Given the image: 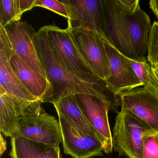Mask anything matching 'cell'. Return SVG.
Returning a JSON list of instances; mask_svg holds the SVG:
<instances>
[{
  "mask_svg": "<svg viewBox=\"0 0 158 158\" xmlns=\"http://www.w3.org/2000/svg\"><path fill=\"white\" fill-rule=\"evenodd\" d=\"M105 34L108 43L128 59L147 60L150 18L140 6L135 11L123 7L119 0H102Z\"/></svg>",
  "mask_w": 158,
  "mask_h": 158,
  "instance_id": "6da1fadb",
  "label": "cell"
},
{
  "mask_svg": "<svg viewBox=\"0 0 158 158\" xmlns=\"http://www.w3.org/2000/svg\"><path fill=\"white\" fill-rule=\"evenodd\" d=\"M33 42L51 86L50 96L45 102L53 104L61 98L77 94H88L106 102L110 110L118 113L119 96L108 87H100L79 80L64 66L50 43L43 27L36 32Z\"/></svg>",
  "mask_w": 158,
  "mask_h": 158,
  "instance_id": "7a4b0ae2",
  "label": "cell"
},
{
  "mask_svg": "<svg viewBox=\"0 0 158 158\" xmlns=\"http://www.w3.org/2000/svg\"><path fill=\"white\" fill-rule=\"evenodd\" d=\"M43 27L58 58L71 73L79 80L93 85L108 87L106 81L96 76L83 60L69 28L63 29L55 25Z\"/></svg>",
  "mask_w": 158,
  "mask_h": 158,
  "instance_id": "3957f363",
  "label": "cell"
},
{
  "mask_svg": "<svg viewBox=\"0 0 158 158\" xmlns=\"http://www.w3.org/2000/svg\"><path fill=\"white\" fill-rule=\"evenodd\" d=\"M152 131L148 125L121 107L113 130V149L120 156L141 158L144 136Z\"/></svg>",
  "mask_w": 158,
  "mask_h": 158,
  "instance_id": "277c9868",
  "label": "cell"
},
{
  "mask_svg": "<svg viewBox=\"0 0 158 158\" xmlns=\"http://www.w3.org/2000/svg\"><path fill=\"white\" fill-rule=\"evenodd\" d=\"M68 28L80 55L89 68L102 80H108L110 76V72L105 42L97 34L86 28Z\"/></svg>",
  "mask_w": 158,
  "mask_h": 158,
  "instance_id": "5b68a950",
  "label": "cell"
},
{
  "mask_svg": "<svg viewBox=\"0 0 158 158\" xmlns=\"http://www.w3.org/2000/svg\"><path fill=\"white\" fill-rule=\"evenodd\" d=\"M22 136L46 146L60 148L62 141L59 121L45 110L40 114L19 119L14 136Z\"/></svg>",
  "mask_w": 158,
  "mask_h": 158,
  "instance_id": "8992f818",
  "label": "cell"
},
{
  "mask_svg": "<svg viewBox=\"0 0 158 158\" xmlns=\"http://www.w3.org/2000/svg\"><path fill=\"white\" fill-rule=\"evenodd\" d=\"M121 106L158 132V91L152 84L121 92Z\"/></svg>",
  "mask_w": 158,
  "mask_h": 158,
  "instance_id": "52a82bcc",
  "label": "cell"
},
{
  "mask_svg": "<svg viewBox=\"0 0 158 158\" xmlns=\"http://www.w3.org/2000/svg\"><path fill=\"white\" fill-rule=\"evenodd\" d=\"M68 10V27L84 28L108 43L105 34L104 17L102 0H62Z\"/></svg>",
  "mask_w": 158,
  "mask_h": 158,
  "instance_id": "ba28073f",
  "label": "cell"
},
{
  "mask_svg": "<svg viewBox=\"0 0 158 158\" xmlns=\"http://www.w3.org/2000/svg\"><path fill=\"white\" fill-rule=\"evenodd\" d=\"M57 112L65 154L73 158H91L103 155L104 147L98 138L82 133L60 113Z\"/></svg>",
  "mask_w": 158,
  "mask_h": 158,
  "instance_id": "9c48e42d",
  "label": "cell"
},
{
  "mask_svg": "<svg viewBox=\"0 0 158 158\" xmlns=\"http://www.w3.org/2000/svg\"><path fill=\"white\" fill-rule=\"evenodd\" d=\"M78 104L86 118L102 142L104 152H112V134L110 130L109 105L100 99L88 94H76Z\"/></svg>",
  "mask_w": 158,
  "mask_h": 158,
  "instance_id": "30bf717a",
  "label": "cell"
},
{
  "mask_svg": "<svg viewBox=\"0 0 158 158\" xmlns=\"http://www.w3.org/2000/svg\"><path fill=\"white\" fill-rule=\"evenodd\" d=\"M0 130L5 136H14L18 120L44 110L40 100L31 101L7 93L0 94Z\"/></svg>",
  "mask_w": 158,
  "mask_h": 158,
  "instance_id": "8fae6325",
  "label": "cell"
},
{
  "mask_svg": "<svg viewBox=\"0 0 158 158\" xmlns=\"http://www.w3.org/2000/svg\"><path fill=\"white\" fill-rule=\"evenodd\" d=\"M4 27L15 52L34 71L47 78L33 42L36 32L32 27L20 21Z\"/></svg>",
  "mask_w": 158,
  "mask_h": 158,
  "instance_id": "7c38bea8",
  "label": "cell"
},
{
  "mask_svg": "<svg viewBox=\"0 0 158 158\" xmlns=\"http://www.w3.org/2000/svg\"><path fill=\"white\" fill-rule=\"evenodd\" d=\"M13 52L6 30L0 25V94L6 93L31 101L38 100L24 85L12 67L10 60Z\"/></svg>",
  "mask_w": 158,
  "mask_h": 158,
  "instance_id": "4fadbf2b",
  "label": "cell"
},
{
  "mask_svg": "<svg viewBox=\"0 0 158 158\" xmlns=\"http://www.w3.org/2000/svg\"><path fill=\"white\" fill-rule=\"evenodd\" d=\"M110 76L106 80L110 90L118 96L121 92L143 86L135 73L129 59L105 42Z\"/></svg>",
  "mask_w": 158,
  "mask_h": 158,
  "instance_id": "5bb4252c",
  "label": "cell"
},
{
  "mask_svg": "<svg viewBox=\"0 0 158 158\" xmlns=\"http://www.w3.org/2000/svg\"><path fill=\"white\" fill-rule=\"evenodd\" d=\"M10 62L18 78L28 91L45 102L51 93L50 84L47 78L34 71L14 50Z\"/></svg>",
  "mask_w": 158,
  "mask_h": 158,
  "instance_id": "9a60e30c",
  "label": "cell"
},
{
  "mask_svg": "<svg viewBox=\"0 0 158 158\" xmlns=\"http://www.w3.org/2000/svg\"><path fill=\"white\" fill-rule=\"evenodd\" d=\"M53 105L56 111L60 113L79 131L86 135L98 138L95 130L82 112L75 95L61 98L54 102Z\"/></svg>",
  "mask_w": 158,
  "mask_h": 158,
  "instance_id": "2e32d148",
  "label": "cell"
},
{
  "mask_svg": "<svg viewBox=\"0 0 158 158\" xmlns=\"http://www.w3.org/2000/svg\"><path fill=\"white\" fill-rule=\"evenodd\" d=\"M11 158H41L46 145L34 142L22 136L11 138Z\"/></svg>",
  "mask_w": 158,
  "mask_h": 158,
  "instance_id": "e0dca14e",
  "label": "cell"
},
{
  "mask_svg": "<svg viewBox=\"0 0 158 158\" xmlns=\"http://www.w3.org/2000/svg\"><path fill=\"white\" fill-rule=\"evenodd\" d=\"M22 15L16 0H0V25L3 27L20 21Z\"/></svg>",
  "mask_w": 158,
  "mask_h": 158,
  "instance_id": "ac0fdd59",
  "label": "cell"
},
{
  "mask_svg": "<svg viewBox=\"0 0 158 158\" xmlns=\"http://www.w3.org/2000/svg\"><path fill=\"white\" fill-rule=\"evenodd\" d=\"M147 60L150 65L158 64V22L152 25L148 45Z\"/></svg>",
  "mask_w": 158,
  "mask_h": 158,
  "instance_id": "d6986e66",
  "label": "cell"
},
{
  "mask_svg": "<svg viewBox=\"0 0 158 158\" xmlns=\"http://www.w3.org/2000/svg\"><path fill=\"white\" fill-rule=\"evenodd\" d=\"M141 158H158V132L152 131L145 135Z\"/></svg>",
  "mask_w": 158,
  "mask_h": 158,
  "instance_id": "ffe728a7",
  "label": "cell"
},
{
  "mask_svg": "<svg viewBox=\"0 0 158 158\" xmlns=\"http://www.w3.org/2000/svg\"><path fill=\"white\" fill-rule=\"evenodd\" d=\"M36 7L48 9L66 19L69 18L68 10L62 0H36L35 7Z\"/></svg>",
  "mask_w": 158,
  "mask_h": 158,
  "instance_id": "44dd1931",
  "label": "cell"
},
{
  "mask_svg": "<svg viewBox=\"0 0 158 158\" xmlns=\"http://www.w3.org/2000/svg\"><path fill=\"white\" fill-rule=\"evenodd\" d=\"M129 60L135 73L143 85V86L151 84L149 73V69L150 66V64H148L147 60L138 62L130 59Z\"/></svg>",
  "mask_w": 158,
  "mask_h": 158,
  "instance_id": "7402d4cb",
  "label": "cell"
},
{
  "mask_svg": "<svg viewBox=\"0 0 158 158\" xmlns=\"http://www.w3.org/2000/svg\"><path fill=\"white\" fill-rule=\"evenodd\" d=\"M41 158H61L60 148L46 146L42 151Z\"/></svg>",
  "mask_w": 158,
  "mask_h": 158,
  "instance_id": "603a6c76",
  "label": "cell"
},
{
  "mask_svg": "<svg viewBox=\"0 0 158 158\" xmlns=\"http://www.w3.org/2000/svg\"><path fill=\"white\" fill-rule=\"evenodd\" d=\"M36 0H16L19 12L21 15L35 7Z\"/></svg>",
  "mask_w": 158,
  "mask_h": 158,
  "instance_id": "cb8c5ba5",
  "label": "cell"
},
{
  "mask_svg": "<svg viewBox=\"0 0 158 158\" xmlns=\"http://www.w3.org/2000/svg\"><path fill=\"white\" fill-rule=\"evenodd\" d=\"M119 2L126 9L135 11L139 7V0H119Z\"/></svg>",
  "mask_w": 158,
  "mask_h": 158,
  "instance_id": "d4e9b609",
  "label": "cell"
},
{
  "mask_svg": "<svg viewBox=\"0 0 158 158\" xmlns=\"http://www.w3.org/2000/svg\"><path fill=\"white\" fill-rule=\"evenodd\" d=\"M149 73L152 84L158 91V72L150 65L149 69Z\"/></svg>",
  "mask_w": 158,
  "mask_h": 158,
  "instance_id": "484cf974",
  "label": "cell"
},
{
  "mask_svg": "<svg viewBox=\"0 0 158 158\" xmlns=\"http://www.w3.org/2000/svg\"><path fill=\"white\" fill-rule=\"evenodd\" d=\"M150 8L158 18V0H151L149 2Z\"/></svg>",
  "mask_w": 158,
  "mask_h": 158,
  "instance_id": "4316f807",
  "label": "cell"
},
{
  "mask_svg": "<svg viewBox=\"0 0 158 158\" xmlns=\"http://www.w3.org/2000/svg\"><path fill=\"white\" fill-rule=\"evenodd\" d=\"M1 155H2V153L4 152L6 149V142L4 139L1 134Z\"/></svg>",
  "mask_w": 158,
  "mask_h": 158,
  "instance_id": "83f0119b",
  "label": "cell"
},
{
  "mask_svg": "<svg viewBox=\"0 0 158 158\" xmlns=\"http://www.w3.org/2000/svg\"><path fill=\"white\" fill-rule=\"evenodd\" d=\"M151 66L153 69H155L156 71L158 72V64H154V65H150Z\"/></svg>",
  "mask_w": 158,
  "mask_h": 158,
  "instance_id": "f1b7e54d",
  "label": "cell"
}]
</instances>
